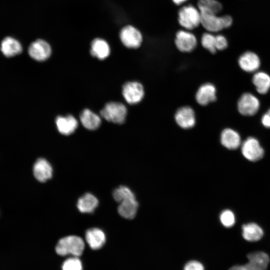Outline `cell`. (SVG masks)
I'll list each match as a JSON object with an SVG mask.
<instances>
[{
	"label": "cell",
	"instance_id": "cell-1",
	"mask_svg": "<svg viewBox=\"0 0 270 270\" xmlns=\"http://www.w3.org/2000/svg\"><path fill=\"white\" fill-rule=\"evenodd\" d=\"M84 248V242L81 238L69 236L59 240L56 246V252L62 256L71 254L78 256L82 254Z\"/></svg>",
	"mask_w": 270,
	"mask_h": 270
},
{
	"label": "cell",
	"instance_id": "cell-2",
	"mask_svg": "<svg viewBox=\"0 0 270 270\" xmlns=\"http://www.w3.org/2000/svg\"><path fill=\"white\" fill-rule=\"evenodd\" d=\"M200 24L209 32H217L230 27L232 19L230 16H218L216 14L200 12Z\"/></svg>",
	"mask_w": 270,
	"mask_h": 270
},
{
	"label": "cell",
	"instance_id": "cell-3",
	"mask_svg": "<svg viewBox=\"0 0 270 270\" xmlns=\"http://www.w3.org/2000/svg\"><path fill=\"white\" fill-rule=\"evenodd\" d=\"M100 116L106 120L117 124H122L126 120L127 109L119 102L107 103L100 112Z\"/></svg>",
	"mask_w": 270,
	"mask_h": 270
},
{
	"label": "cell",
	"instance_id": "cell-4",
	"mask_svg": "<svg viewBox=\"0 0 270 270\" xmlns=\"http://www.w3.org/2000/svg\"><path fill=\"white\" fill-rule=\"evenodd\" d=\"M180 24L188 30L197 28L200 24V13L198 9L192 5L182 7L178 12Z\"/></svg>",
	"mask_w": 270,
	"mask_h": 270
},
{
	"label": "cell",
	"instance_id": "cell-5",
	"mask_svg": "<svg viewBox=\"0 0 270 270\" xmlns=\"http://www.w3.org/2000/svg\"><path fill=\"white\" fill-rule=\"evenodd\" d=\"M241 152L243 156L250 162L260 160L264 152L258 140L254 137H248L241 144Z\"/></svg>",
	"mask_w": 270,
	"mask_h": 270
},
{
	"label": "cell",
	"instance_id": "cell-6",
	"mask_svg": "<svg viewBox=\"0 0 270 270\" xmlns=\"http://www.w3.org/2000/svg\"><path fill=\"white\" fill-rule=\"evenodd\" d=\"M260 102L257 97L250 92L244 93L239 98L237 108L238 112L244 116H252L258 110Z\"/></svg>",
	"mask_w": 270,
	"mask_h": 270
},
{
	"label": "cell",
	"instance_id": "cell-7",
	"mask_svg": "<svg viewBox=\"0 0 270 270\" xmlns=\"http://www.w3.org/2000/svg\"><path fill=\"white\" fill-rule=\"evenodd\" d=\"M120 38L122 44L130 48H138L142 42V36L140 31L130 25L125 26L121 30Z\"/></svg>",
	"mask_w": 270,
	"mask_h": 270
},
{
	"label": "cell",
	"instance_id": "cell-8",
	"mask_svg": "<svg viewBox=\"0 0 270 270\" xmlns=\"http://www.w3.org/2000/svg\"><path fill=\"white\" fill-rule=\"evenodd\" d=\"M122 94L128 104H134L143 99L144 90L140 83L138 82H128L123 86Z\"/></svg>",
	"mask_w": 270,
	"mask_h": 270
},
{
	"label": "cell",
	"instance_id": "cell-9",
	"mask_svg": "<svg viewBox=\"0 0 270 270\" xmlns=\"http://www.w3.org/2000/svg\"><path fill=\"white\" fill-rule=\"evenodd\" d=\"M30 56L37 61H44L50 56L52 50L50 44L43 40H37L32 42L28 48Z\"/></svg>",
	"mask_w": 270,
	"mask_h": 270
},
{
	"label": "cell",
	"instance_id": "cell-10",
	"mask_svg": "<svg viewBox=\"0 0 270 270\" xmlns=\"http://www.w3.org/2000/svg\"><path fill=\"white\" fill-rule=\"evenodd\" d=\"M174 42L177 48L182 52H190L196 48L197 44L195 36L183 30L176 32Z\"/></svg>",
	"mask_w": 270,
	"mask_h": 270
},
{
	"label": "cell",
	"instance_id": "cell-11",
	"mask_svg": "<svg viewBox=\"0 0 270 270\" xmlns=\"http://www.w3.org/2000/svg\"><path fill=\"white\" fill-rule=\"evenodd\" d=\"M248 262L242 266L244 270H266L270 258L268 255L262 252H256L248 255Z\"/></svg>",
	"mask_w": 270,
	"mask_h": 270
},
{
	"label": "cell",
	"instance_id": "cell-12",
	"mask_svg": "<svg viewBox=\"0 0 270 270\" xmlns=\"http://www.w3.org/2000/svg\"><path fill=\"white\" fill-rule=\"evenodd\" d=\"M174 119L176 124L184 129L192 128L196 124L194 112L192 108L188 106L178 108L175 114Z\"/></svg>",
	"mask_w": 270,
	"mask_h": 270
},
{
	"label": "cell",
	"instance_id": "cell-13",
	"mask_svg": "<svg viewBox=\"0 0 270 270\" xmlns=\"http://www.w3.org/2000/svg\"><path fill=\"white\" fill-rule=\"evenodd\" d=\"M53 170L50 164L44 158H38L33 166V173L35 178L41 182H44L52 176Z\"/></svg>",
	"mask_w": 270,
	"mask_h": 270
},
{
	"label": "cell",
	"instance_id": "cell-14",
	"mask_svg": "<svg viewBox=\"0 0 270 270\" xmlns=\"http://www.w3.org/2000/svg\"><path fill=\"white\" fill-rule=\"evenodd\" d=\"M238 63L240 68L248 72H256L260 66L258 56L250 51L243 53L239 57Z\"/></svg>",
	"mask_w": 270,
	"mask_h": 270
},
{
	"label": "cell",
	"instance_id": "cell-15",
	"mask_svg": "<svg viewBox=\"0 0 270 270\" xmlns=\"http://www.w3.org/2000/svg\"><path fill=\"white\" fill-rule=\"evenodd\" d=\"M216 88L212 84L202 85L196 94V100L201 106H206L216 99Z\"/></svg>",
	"mask_w": 270,
	"mask_h": 270
},
{
	"label": "cell",
	"instance_id": "cell-16",
	"mask_svg": "<svg viewBox=\"0 0 270 270\" xmlns=\"http://www.w3.org/2000/svg\"><path fill=\"white\" fill-rule=\"evenodd\" d=\"M220 140L224 146L231 150L237 149L242 144L239 134L230 128H225L222 131Z\"/></svg>",
	"mask_w": 270,
	"mask_h": 270
},
{
	"label": "cell",
	"instance_id": "cell-17",
	"mask_svg": "<svg viewBox=\"0 0 270 270\" xmlns=\"http://www.w3.org/2000/svg\"><path fill=\"white\" fill-rule=\"evenodd\" d=\"M56 124L58 132L65 136L74 132L78 126L76 119L72 115L58 116L56 119Z\"/></svg>",
	"mask_w": 270,
	"mask_h": 270
},
{
	"label": "cell",
	"instance_id": "cell-18",
	"mask_svg": "<svg viewBox=\"0 0 270 270\" xmlns=\"http://www.w3.org/2000/svg\"><path fill=\"white\" fill-rule=\"evenodd\" d=\"M85 236L87 243L93 250L101 248L106 242V234L99 228H92L88 230Z\"/></svg>",
	"mask_w": 270,
	"mask_h": 270
},
{
	"label": "cell",
	"instance_id": "cell-19",
	"mask_svg": "<svg viewBox=\"0 0 270 270\" xmlns=\"http://www.w3.org/2000/svg\"><path fill=\"white\" fill-rule=\"evenodd\" d=\"M0 50L6 57H12L22 52V50L20 43L16 39L8 36L2 42Z\"/></svg>",
	"mask_w": 270,
	"mask_h": 270
},
{
	"label": "cell",
	"instance_id": "cell-20",
	"mask_svg": "<svg viewBox=\"0 0 270 270\" xmlns=\"http://www.w3.org/2000/svg\"><path fill=\"white\" fill-rule=\"evenodd\" d=\"M98 204V198L90 193H86L80 197L76 204L78 210L82 213H92Z\"/></svg>",
	"mask_w": 270,
	"mask_h": 270
},
{
	"label": "cell",
	"instance_id": "cell-21",
	"mask_svg": "<svg viewBox=\"0 0 270 270\" xmlns=\"http://www.w3.org/2000/svg\"><path fill=\"white\" fill-rule=\"evenodd\" d=\"M264 232L262 228L257 224L250 222L242 226V235L246 240L256 242L262 238Z\"/></svg>",
	"mask_w": 270,
	"mask_h": 270
},
{
	"label": "cell",
	"instance_id": "cell-22",
	"mask_svg": "<svg viewBox=\"0 0 270 270\" xmlns=\"http://www.w3.org/2000/svg\"><path fill=\"white\" fill-rule=\"evenodd\" d=\"M90 54L99 60H104L110 55V46L104 40L96 38L91 44Z\"/></svg>",
	"mask_w": 270,
	"mask_h": 270
},
{
	"label": "cell",
	"instance_id": "cell-23",
	"mask_svg": "<svg viewBox=\"0 0 270 270\" xmlns=\"http://www.w3.org/2000/svg\"><path fill=\"white\" fill-rule=\"evenodd\" d=\"M252 82L260 94H266L270 89V76L265 72H256L252 76Z\"/></svg>",
	"mask_w": 270,
	"mask_h": 270
},
{
	"label": "cell",
	"instance_id": "cell-24",
	"mask_svg": "<svg viewBox=\"0 0 270 270\" xmlns=\"http://www.w3.org/2000/svg\"><path fill=\"white\" fill-rule=\"evenodd\" d=\"M80 120L83 126L89 130L97 129L101 124L100 118L88 109H85L82 112Z\"/></svg>",
	"mask_w": 270,
	"mask_h": 270
},
{
	"label": "cell",
	"instance_id": "cell-25",
	"mask_svg": "<svg viewBox=\"0 0 270 270\" xmlns=\"http://www.w3.org/2000/svg\"><path fill=\"white\" fill-rule=\"evenodd\" d=\"M138 206V204L136 198L128 200L120 203L118 210L122 217L132 219L136 215Z\"/></svg>",
	"mask_w": 270,
	"mask_h": 270
},
{
	"label": "cell",
	"instance_id": "cell-26",
	"mask_svg": "<svg viewBox=\"0 0 270 270\" xmlns=\"http://www.w3.org/2000/svg\"><path fill=\"white\" fill-rule=\"evenodd\" d=\"M198 9L200 12L217 14L222 8V4L216 0H198Z\"/></svg>",
	"mask_w": 270,
	"mask_h": 270
},
{
	"label": "cell",
	"instance_id": "cell-27",
	"mask_svg": "<svg viewBox=\"0 0 270 270\" xmlns=\"http://www.w3.org/2000/svg\"><path fill=\"white\" fill-rule=\"evenodd\" d=\"M112 196L115 200L120 203L126 200L136 198L134 194L130 188L124 186L116 188L112 192Z\"/></svg>",
	"mask_w": 270,
	"mask_h": 270
},
{
	"label": "cell",
	"instance_id": "cell-28",
	"mask_svg": "<svg viewBox=\"0 0 270 270\" xmlns=\"http://www.w3.org/2000/svg\"><path fill=\"white\" fill-rule=\"evenodd\" d=\"M215 36L210 33L206 32L202 34L201 44L202 46L212 54L216 52Z\"/></svg>",
	"mask_w": 270,
	"mask_h": 270
},
{
	"label": "cell",
	"instance_id": "cell-29",
	"mask_svg": "<svg viewBox=\"0 0 270 270\" xmlns=\"http://www.w3.org/2000/svg\"><path fill=\"white\" fill-rule=\"evenodd\" d=\"M220 219L222 224L228 228L232 227L236 222L234 214L230 210L222 211L220 214Z\"/></svg>",
	"mask_w": 270,
	"mask_h": 270
},
{
	"label": "cell",
	"instance_id": "cell-30",
	"mask_svg": "<svg viewBox=\"0 0 270 270\" xmlns=\"http://www.w3.org/2000/svg\"><path fill=\"white\" fill-rule=\"evenodd\" d=\"M62 270H82V263L77 256L70 258L64 262Z\"/></svg>",
	"mask_w": 270,
	"mask_h": 270
},
{
	"label": "cell",
	"instance_id": "cell-31",
	"mask_svg": "<svg viewBox=\"0 0 270 270\" xmlns=\"http://www.w3.org/2000/svg\"><path fill=\"white\" fill-rule=\"evenodd\" d=\"M216 48L217 50H222L226 49L228 46V41L226 38L222 35L218 34L215 36Z\"/></svg>",
	"mask_w": 270,
	"mask_h": 270
},
{
	"label": "cell",
	"instance_id": "cell-32",
	"mask_svg": "<svg viewBox=\"0 0 270 270\" xmlns=\"http://www.w3.org/2000/svg\"><path fill=\"white\" fill-rule=\"evenodd\" d=\"M184 270H204L203 264L197 260H191L187 262Z\"/></svg>",
	"mask_w": 270,
	"mask_h": 270
},
{
	"label": "cell",
	"instance_id": "cell-33",
	"mask_svg": "<svg viewBox=\"0 0 270 270\" xmlns=\"http://www.w3.org/2000/svg\"><path fill=\"white\" fill-rule=\"evenodd\" d=\"M262 124L266 128H270V108L262 117Z\"/></svg>",
	"mask_w": 270,
	"mask_h": 270
},
{
	"label": "cell",
	"instance_id": "cell-34",
	"mask_svg": "<svg viewBox=\"0 0 270 270\" xmlns=\"http://www.w3.org/2000/svg\"><path fill=\"white\" fill-rule=\"evenodd\" d=\"M228 270H244L242 266H235L230 268Z\"/></svg>",
	"mask_w": 270,
	"mask_h": 270
},
{
	"label": "cell",
	"instance_id": "cell-35",
	"mask_svg": "<svg viewBox=\"0 0 270 270\" xmlns=\"http://www.w3.org/2000/svg\"><path fill=\"white\" fill-rule=\"evenodd\" d=\"M172 0L175 4L177 5H179L187 1L188 0Z\"/></svg>",
	"mask_w": 270,
	"mask_h": 270
}]
</instances>
